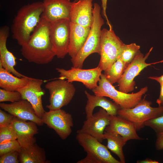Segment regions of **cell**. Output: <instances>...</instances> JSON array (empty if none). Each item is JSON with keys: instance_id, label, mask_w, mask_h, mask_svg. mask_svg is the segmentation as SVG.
Listing matches in <instances>:
<instances>
[{"instance_id": "1", "label": "cell", "mask_w": 163, "mask_h": 163, "mask_svg": "<svg viewBox=\"0 0 163 163\" xmlns=\"http://www.w3.org/2000/svg\"><path fill=\"white\" fill-rule=\"evenodd\" d=\"M50 23L42 15L39 23L28 41L21 46V54L29 62L47 64L55 56L50 38Z\"/></svg>"}, {"instance_id": "2", "label": "cell", "mask_w": 163, "mask_h": 163, "mask_svg": "<svg viewBox=\"0 0 163 163\" xmlns=\"http://www.w3.org/2000/svg\"><path fill=\"white\" fill-rule=\"evenodd\" d=\"M44 11L43 2L24 5L18 11L12 25V37L22 46L28 41L39 23Z\"/></svg>"}, {"instance_id": "3", "label": "cell", "mask_w": 163, "mask_h": 163, "mask_svg": "<svg viewBox=\"0 0 163 163\" xmlns=\"http://www.w3.org/2000/svg\"><path fill=\"white\" fill-rule=\"evenodd\" d=\"M101 7L97 3L93 5V19L90 31L84 45L76 56L71 59L73 67L82 68L86 59L93 53L100 54L101 28L104 21L101 13Z\"/></svg>"}, {"instance_id": "4", "label": "cell", "mask_w": 163, "mask_h": 163, "mask_svg": "<svg viewBox=\"0 0 163 163\" xmlns=\"http://www.w3.org/2000/svg\"><path fill=\"white\" fill-rule=\"evenodd\" d=\"M148 87L141 88L136 93H125L117 90L101 73L97 86L92 90L97 96L107 97L112 99L121 109H128L135 106L148 91Z\"/></svg>"}, {"instance_id": "5", "label": "cell", "mask_w": 163, "mask_h": 163, "mask_svg": "<svg viewBox=\"0 0 163 163\" xmlns=\"http://www.w3.org/2000/svg\"><path fill=\"white\" fill-rule=\"evenodd\" d=\"M124 43L116 35L112 28L101 30L100 40V58L98 66L103 71L109 69L120 56Z\"/></svg>"}, {"instance_id": "6", "label": "cell", "mask_w": 163, "mask_h": 163, "mask_svg": "<svg viewBox=\"0 0 163 163\" xmlns=\"http://www.w3.org/2000/svg\"><path fill=\"white\" fill-rule=\"evenodd\" d=\"M145 96L134 107L128 109H120L117 115L132 123L137 131L145 126L149 120L163 115V105L158 107L151 106L152 102L145 99Z\"/></svg>"}, {"instance_id": "7", "label": "cell", "mask_w": 163, "mask_h": 163, "mask_svg": "<svg viewBox=\"0 0 163 163\" xmlns=\"http://www.w3.org/2000/svg\"><path fill=\"white\" fill-rule=\"evenodd\" d=\"M49 94V105L46 107L49 110L61 109L72 100L76 89L72 82L58 78L47 82L45 85Z\"/></svg>"}, {"instance_id": "8", "label": "cell", "mask_w": 163, "mask_h": 163, "mask_svg": "<svg viewBox=\"0 0 163 163\" xmlns=\"http://www.w3.org/2000/svg\"><path fill=\"white\" fill-rule=\"evenodd\" d=\"M70 21L64 18L50 22V37L53 51L58 58L63 59L68 53Z\"/></svg>"}, {"instance_id": "9", "label": "cell", "mask_w": 163, "mask_h": 163, "mask_svg": "<svg viewBox=\"0 0 163 163\" xmlns=\"http://www.w3.org/2000/svg\"><path fill=\"white\" fill-rule=\"evenodd\" d=\"M152 47L145 55L139 51L134 58L126 69L122 76L117 82L118 90L128 93L135 89V78L144 69L152 65L163 62V60L152 63L145 62L152 50Z\"/></svg>"}, {"instance_id": "10", "label": "cell", "mask_w": 163, "mask_h": 163, "mask_svg": "<svg viewBox=\"0 0 163 163\" xmlns=\"http://www.w3.org/2000/svg\"><path fill=\"white\" fill-rule=\"evenodd\" d=\"M56 70L59 73V78L66 79L70 82H81L87 88L91 90L97 86L102 71L98 66L88 69L72 67L69 70L58 68Z\"/></svg>"}, {"instance_id": "11", "label": "cell", "mask_w": 163, "mask_h": 163, "mask_svg": "<svg viewBox=\"0 0 163 163\" xmlns=\"http://www.w3.org/2000/svg\"><path fill=\"white\" fill-rule=\"evenodd\" d=\"M41 119L43 123L55 130L63 140L66 139L72 133L73 125L72 115L61 109L45 111Z\"/></svg>"}, {"instance_id": "12", "label": "cell", "mask_w": 163, "mask_h": 163, "mask_svg": "<svg viewBox=\"0 0 163 163\" xmlns=\"http://www.w3.org/2000/svg\"><path fill=\"white\" fill-rule=\"evenodd\" d=\"M76 138L85 152L93 155L101 163H121L112 156L106 146L91 135L77 133Z\"/></svg>"}, {"instance_id": "13", "label": "cell", "mask_w": 163, "mask_h": 163, "mask_svg": "<svg viewBox=\"0 0 163 163\" xmlns=\"http://www.w3.org/2000/svg\"><path fill=\"white\" fill-rule=\"evenodd\" d=\"M110 116L106 110L101 107L98 112L86 119L77 133L89 134L102 142L104 139L105 129L110 123Z\"/></svg>"}, {"instance_id": "14", "label": "cell", "mask_w": 163, "mask_h": 163, "mask_svg": "<svg viewBox=\"0 0 163 163\" xmlns=\"http://www.w3.org/2000/svg\"><path fill=\"white\" fill-rule=\"evenodd\" d=\"M43 81L40 79L29 77L27 84L19 89L21 99L27 100L32 105L37 115L41 118L45 112L43 107L42 97L45 94L42 88Z\"/></svg>"}, {"instance_id": "15", "label": "cell", "mask_w": 163, "mask_h": 163, "mask_svg": "<svg viewBox=\"0 0 163 163\" xmlns=\"http://www.w3.org/2000/svg\"><path fill=\"white\" fill-rule=\"evenodd\" d=\"M0 107L21 120L33 122L38 126L44 124L41 118L36 114L31 104L27 100L21 99L10 104L1 103Z\"/></svg>"}, {"instance_id": "16", "label": "cell", "mask_w": 163, "mask_h": 163, "mask_svg": "<svg viewBox=\"0 0 163 163\" xmlns=\"http://www.w3.org/2000/svg\"><path fill=\"white\" fill-rule=\"evenodd\" d=\"M93 0H76L72 2L69 19L71 22L91 27L93 19Z\"/></svg>"}, {"instance_id": "17", "label": "cell", "mask_w": 163, "mask_h": 163, "mask_svg": "<svg viewBox=\"0 0 163 163\" xmlns=\"http://www.w3.org/2000/svg\"><path fill=\"white\" fill-rule=\"evenodd\" d=\"M43 2L44 11L42 15L49 22L69 19L72 4L70 0H43Z\"/></svg>"}, {"instance_id": "18", "label": "cell", "mask_w": 163, "mask_h": 163, "mask_svg": "<svg viewBox=\"0 0 163 163\" xmlns=\"http://www.w3.org/2000/svg\"><path fill=\"white\" fill-rule=\"evenodd\" d=\"M11 125L22 147L35 143L36 139L34 136L38 133V131L37 125L35 123L31 121L27 122L14 117Z\"/></svg>"}, {"instance_id": "19", "label": "cell", "mask_w": 163, "mask_h": 163, "mask_svg": "<svg viewBox=\"0 0 163 163\" xmlns=\"http://www.w3.org/2000/svg\"><path fill=\"white\" fill-rule=\"evenodd\" d=\"M105 131L118 134L126 141L143 139L137 134L136 129L132 123L118 115L110 116V124L106 127Z\"/></svg>"}, {"instance_id": "20", "label": "cell", "mask_w": 163, "mask_h": 163, "mask_svg": "<svg viewBox=\"0 0 163 163\" xmlns=\"http://www.w3.org/2000/svg\"><path fill=\"white\" fill-rule=\"evenodd\" d=\"M9 34V28L7 26L0 29V64L8 72L19 78L26 76L20 73L14 68L16 64V58L8 49L6 46L7 38Z\"/></svg>"}, {"instance_id": "21", "label": "cell", "mask_w": 163, "mask_h": 163, "mask_svg": "<svg viewBox=\"0 0 163 163\" xmlns=\"http://www.w3.org/2000/svg\"><path fill=\"white\" fill-rule=\"evenodd\" d=\"M85 93L87 99L85 108L86 119L93 115L94 108L97 107L104 109L109 115L112 116L117 115L118 110L121 109L119 105L109 101L105 97L92 95L86 90Z\"/></svg>"}, {"instance_id": "22", "label": "cell", "mask_w": 163, "mask_h": 163, "mask_svg": "<svg viewBox=\"0 0 163 163\" xmlns=\"http://www.w3.org/2000/svg\"><path fill=\"white\" fill-rule=\"evenodd\" d=\"M90 28L70 22L68 54L71 59L76 56L84 45L89 34Z\"/></svg>"}, {"instance_id": "23", "label": "cell", "mask_w": 163, "mask_h": 163, "mask_svg": "<svg viewBox=\"0 0 163 163\" xmlns=\"http://www.w3.org/2000/svg\"><path fill=\"white\" fill-rule=\"evenodd\" d=\"M19 153L21 163L47 162L44 149L35 143L22 147Z\"/></svg>"}, {"instance_id": "24", "label": "cell", "mask_w": 163, "mask_h": 163, "mask_svg": "<svg viewBox=\"0 0 163 163\" xmlns=\"http://www.w3.org/2000/svg\"><path fill=\"white\" fill-rule=\"evenodd\" d=\"M29 77L26 76L20 78L15 77L0 64V87L2 89L9 91H17L27 84Z\"/></svg>"}, {"instance_id": "25", "label": "cell", "mask_w": 163, "mask_h": 163, "mask_svg": "<svg viewBox=\"0 0 163 163\" xmlns=\"http://www.w3.org/2000/svg\"><path fill=\"white\" fill-rule=\"evenodd\" d=\"M104 139L107 141V147L119 158L121 163L126 162L123 147L127 141L120 135L109 131H105Z\"/></svg>"}, {"instance_id": "26", "label": "cell", "mask_w": 163, "mask_h": 163, "mask_svg": "<svg viewBox=\"0 0 163 163\" xmlns=\"http://www.w3.org/2000/svg\"><path fill=\"white\" fill-rule=\"evenodd\" d=\"M128 65L119 57L110 68L104 71V74L107 80L113 85L117 83Z\"/></svg>"}, {"instance_id": "27", "label": "cell", "mask_w": 163, "mask_h": 163, "mask_svg": "<svg viewBox=\"0 0 163 163\" xmlns=\"http://www.w3.org/2000/svg\"><path fill=\"white\" fill-rule=\"evenodd\" d=\"M140 46L135 43L124 44L121 53L119 57L125 63L129 64L140 51Z\"/></svg>"}, {"instance_id": "28", "label": "cell", "mask_w": 163, "mask_h": 163, "mask_svg": "<svg viewBox=\"0 0 163 163\" xmlns=\"http://www.w3.org/2000/svg\"><path fill=\"white\" fill-rule=\"evenodd\" d=\"M21 147L17 139L0 143V156L9 152L16 151L19 152Z\"/></svg>"}, {"instance_id": "29", "label": "cell", "mask_w": 163, "mask_h": 163, "mask_svg": "<svg viewBox=\"0 0 163 163\" xmlns=\"http://www.w3.org/2000/svg\"><path fill=\"white\" fill-rule=\"evenodd\" d=\"M17 139L16 133L11 124L0 126V143Z\"/></svg>"}, {"instance_id": "30", "label": "cell", "mask_w": 163, "mask_h": 163, "mask_svg": "<svg viewBox=\"0 0 163 163\" xmlns=\"http://www.w3.org/2000/svg\"><path fill=\"white\" fill-rule=\"evenodd\" d=\"M21 99L20 93L18 91H9L0 89V102L10 101L12 103Z\"/></svg>"}, {"instance_id": "31", "label": "cell", "mask_w": 163, "mask_h": 163, "mask_svg": "<svg viewBox=\"0 0 163 163\" xmlns=\"http://www.w3.org/2000/svg\"><path fill=\"white\" fill-rule=\"evenodd\" d=\"M144 125L152 129L156 133L163 132V115L148 120Z\"/></svg>"}, {"instance_id": "32", "label": "cell", "mask_w": 163, "mask_h": 163, "mask_svg": "<svg viewBox=\"0 0 163 163\" xmlns=\"http://www.w3.org/2000/svg\"><path fill=\"white\" fill-rule=\"evenodd\" d=\"M20 162L19 152L5 154L0 157V163H18Z\"/></svg>"}, {"instance_id": "33", "label": "cell", "mask_w": 163, "mask_h": 163, "mask_svg": "<svg viewBox=\"0 0 163 163\" xmlns=\"http://www.w3.org/2000/svg\"><path fill=\"white\" fill-rule=\"evenodd\" d=\"M14 116L0 109V126L10 125Z\"/></svg>"}, {"instance_id": "34", "label": "cell", "mask_w": 163, "mask_h": 163, "mask_svg": "<svg viewBox=\"0 0 163 163\" xmlns=\"http://www.w3.org/2000/svg\"><path fill=\"white\" fill-rule=\"evenodd\" d=\"M86 157L78 161L77 163H101L100 161L92 154L87 153Z\"/></svg>"}, {"instance_id": "35", "label": "cell", "mask_w": 163, "mask_h": 163, "mask_svg": "<svg viewBox=\"0 0 163 163\" xmlns=\"http://www.w3.org/2000/svg\"><path fill=\"white\" fill-rule=\"evenodd\" d=\"M156 139L155 146L157 150L163 149V132L156 133Z\"/></svg>"}, {"instance_id": "36", "label": "cell", "mask_w": 163, "mask_h": 163, "mask_svg": "<svg viewBox=\"0 0 163 163\" xmlns=\"http://www.w3.org/2000/svg\"><path fill=\"white\" fill-rule=\"evenodd\" d=\"M107 0H101L102 12L104 17L106 20L107 23L108 25L109 28H111L112 27L109 21L106 14Z\"/></svg>"}, {"instance_id": "37", "label": "cell", "mask_w": 163, "mask_h": 163, "mask_svg": "<svg viewBox=\"0 0 163 163\" xmlns=\"http://www.w3.org/2000/svg\"><path fill=\"white\" fill-rule=\"evenodd\" d=\"M160 91L159 96L157 99L156 103L158 106L163 105V83L160 84Z\"/></svg>"}, {"instance_id": "38", "label": "cell", "mask_w": 163, "mask_h": 163, "mask_svg": "<svg viewBox=\"0 0 163 163\" xmlns=\"http://www.w3.org/2000/svg\"><path fill=\"white\" fill-rule=\"evenodd\" d=\"M149 78L155 80L160 84L163 83V75L160 76H149Z\"/></svg>"}, {"instance_id": "39", "label": "cell", "mask_w": 163, "mask_h": 163, "mask_svg": "<svg viewBox=\"0 0 163 163\" xmlns=\"http://www.w3.org/2000/svg\"><path fill=\"white\" fill-rule=\"evenodd\" d=\"M137 163H158L159 162L155 160H153L151 159L147 158L142 160H138L137 161Z\"/></svg>"}]
</instances>
